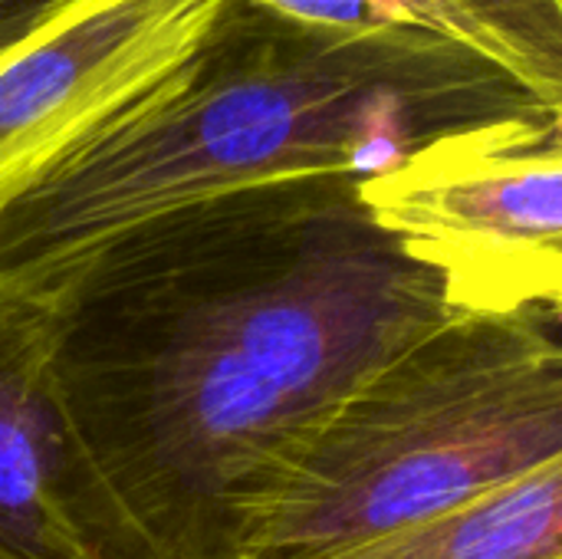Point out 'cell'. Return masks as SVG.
<instances>
[{
  "label": "cell",
  "mask_w": 562,
  "mask_h": 559,
  "mask_svg": "<svg viewBox=\"0 0 562 559\" xmlns=\"http://www.w3.org/2000/svg\"><path fill=\"white\" fill-rule=\"evenodd\" d=\"M356 175L207 194L23 287L56 405L148 559H250L306 441L392 356L461 316Z\"/></svg>",
  "instance_id": "obj_1"
},
{
  "label": "cell",
  "mask_w": 562,
  "mask_h": 559,
  "mask_svg": "<svg viewBox=\"0 0 562 559\" xmlns=\"http://www.w3.org/2000/svg\"><path fill=\"white\" fill-rule=\"evenodd\" d=\"M562 112L428 26L333 30L224 0L191 56L0 201V290L158 211L293 175L369 178L422 145Z\"/></svg>",
  "instance_id": "obj_2"
},
{
  "label": "cell",
  "mask_w": 562,
  "mask_h": 559,
  "mask_svg": "<svg viewBox=\"0 0 562 559\" xmlns=\"http://www.w3.org/2000/svg\"><path fill=\"white\" fill-rule=\"evenodd\" d=\"M560 306L461 313L375 369L290 465L250 559H316L562 461Z\"/></svg>",
  "instance_id": "obj_3"
},
{
  "label": "cell",
  "mask_w": 562,
  "mask_h": 559,
  "mask_svg": "<svg viewBox=\"0 0 562 559\" xmlns=\"http://www.w3.org/2000/svg\"><path fill=\"white\" fill-rule=\"evenodd\" d=\"M359 198L458 313L560 306L562 112L441 135L362 178Z\"/></svg>",
  "instance_id": "obj_4"
},
{
  "label": "cell",
  "mask_w": 562,
  "mask_h": 559,
  "mask_svg": "<svg viewBox=\"0 0 562 559\" xmlns=\"http://www.w3.org/2000/svg\"><path fill=\"white\" fill-rule=\"evenodd\" d=\"M224 0H86L0 63V201L161 86Z\"/></svg>",
  "instance_id": "obj_5"
},
{
  "label": "cell",
  "mask_w": 562,
  "mask_h": 559,
  "mask_svg": "<svg viewBox=\"0 0 562 559\" xmlns=\"http://www.w3.org/2000/svg\"><path fill=\"white\" fill-rule=\"evenodd\" d=\"M0 559H148L56 405L33 290H0Z\"/></svg>",
  "instance_id": "obj_6"
},
{
  "label": "cell",
  "mask_w": 562,
  "mask_h": 559,
  "mask_svg": "<svg viewBox=\"0 0 562 559\" xmlns=\"http://www.w3.org/2000/svg\"><path fill=\"white\" fill-rule=\"evenodd\" d=\"M316 559H562V461Z\"/></svg>",
  "instance_id": "obj_7"
},
{
  "label": "cell",
  "mask_w": 562,
  "mask_h": 559,
  "mask_svg": "<svg viewBox=\"0 0 562 559\" xmlns=\"http://www.w3.org/2000/svg\"><path fill=\"white\" fill-rule=\"evenodd\" d=\"M418 26L491 56L562 105V0H402Z\"/></svg>",
  "instance_id": "obj_8"
},
{
  "label": "cell",
  "mask_w": 562,
  "mask_h": 559,
  "mask_svg": "<svg viewBox=\"0 0 562 559\" xmlns=\"http://www.w3.org/2000/svg\"><path fill=\"white\" fill-rule=\"evenodd\" d=\"M86 0H0V63Z\"/></svg>",
  "instance_id": "obj_9"
}]
</instances>
